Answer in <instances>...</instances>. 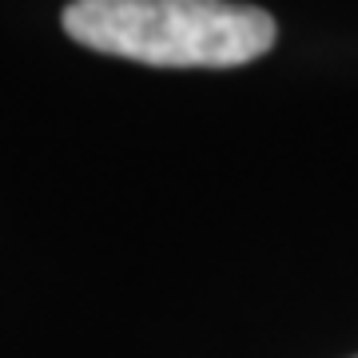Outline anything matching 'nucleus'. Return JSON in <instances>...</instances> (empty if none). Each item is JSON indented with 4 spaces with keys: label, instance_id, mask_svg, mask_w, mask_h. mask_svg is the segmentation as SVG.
I'll use <instances>...</instances> for the list:
<instances>
[{
    "label": "nucleus",
    "instance_id": "nucleus-1",
    "mask_svg": "<svg viewBox=\"0 0 358 358\" xmlns=\"http://www.w3.org/2000/svg\"><path fill=\"white\" fill-rule=\"evenodd\" d=\"M64 32L152 68H239L275 48L271 13L231 0H72Z\"/></svg>",
    "mask_w": 358,
    "mask_h": 358
}]
</instances>
